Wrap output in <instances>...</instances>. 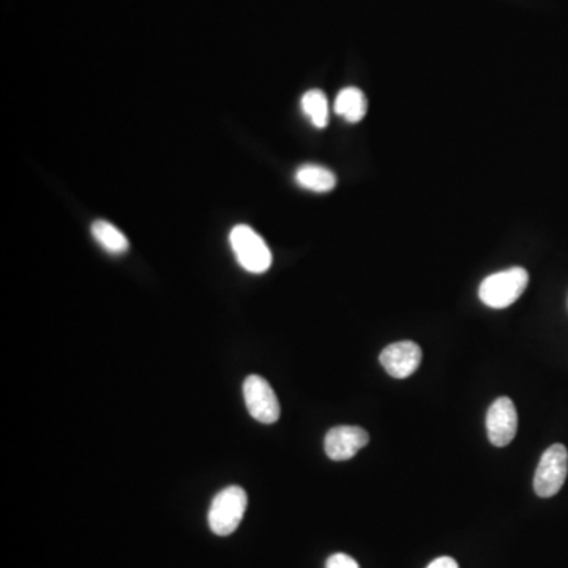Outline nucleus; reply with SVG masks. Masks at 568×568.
<instances>
[{"mask_svg":"<svg viewBox=\"0 0 568 568\" xmlns=\"http://www.w3.org/2000/svg\"><path fill=\"white\" fill-rule=\"evenodd\" d=\"M529 284V273L523 267H512L493 273L482 281L479 297L486 307L494 310L510 307L523 296Z\"/></svg>","mask_w":568,"mask_h":568,"instance_id":"nucleus-1","label":"nucleus"},{"mask_svg":"<svg viewBox=\"0 0 568 568\" xmlns=\"http://www.w3.org/2000/svg\"><path fill=\"white\" fill-rule=\"evenodd\" d=\"M368 442L370 436L360 426H335L326 434L324 449L330 460L346 461L367 447Z\"/></svg>","mask_w":568,"mask_h":568,"instance_id":"nucleus-8","label":"nucleus"},{"mask_svg":"<svg viewBox=\"0 0 568 568\" xmlns=\"http://www.w3.org/2000/svg\"><path fill=\"white\" fill-rule=\"evenodd\" d=\"M229 243L240 267L247 272L261 275L272 266L273 256L266 240L255 229L237 225L229 232Z\"/></svg>","mask_w":568,"mask_h":568,"instance_id":"nucleus-2","label":"nucleus"},{"mask_svg":"<svg viewBox=\"0 0 568 568\" xmlns=\"http://www.w3.org/2000/svg\"><path fill=\"white\" fill-rule=\"evenodd\" d=\"M426 568H460L458 564H456L455 559L452 557L442 556L438 557V559H434L430 565Z\"/></svg>","mask_w":568,"mask_h":568,"instance_id":"nucleus-14","label":"nucleus"},{"mask_svg":"<svg viewBox=\"0 0 568 568\" xmlns=\"http://www.w3.org/2000/svg\"><path fill=\"white\" fill-rule=\"evenodd\" d=\"M379 362L395 379H406L417 371L422 362V349L414 341L389 344L379 355Z\"/></svg>","mask_w":568,"mask_h":568,"instance_id":"nucleus-7","label":"nucleus"},{"mask_svg":"<svg viewBox=\"0 0 568 568\" xmlns=\"http://www.w3.org/2000/svg\"><path fill=\"white\" fill-rule=\"evenodd\" d=\"M303 114L310 120L313 127L326 128L329 124V101L327 95L319 89H311L303 94L300 100Z\"/></svg>","mask_w":568,"mask_h":568,"instance_id":"nucleus-12","label":"nucleus"},{"mask_svg":"<svg viewBox=\"0 0 568 568\" xmlns=\"http://www.w3.org/2000/svg\"><path fill=\"white\" fill-rule=\"evenodd\" d=\"M368 111V100L362 90L357 87H344L335 100V113L348 124H359L365 119Z\"/></svg>","mask_w":568,"mask_h":568,"instance_id":"nucleus-9","label":"nucleus"},{"mask_svg":"<svg viewBox=\"0 0 568 568\" xmlns=\"http://www.w3.org/2000/svg\"><path fill=\"white\" fill-rule=\"evenodd\" d=\"M568 474V450L554 444L542 455L534 475V491L539 497H553L561 491Z\"/></svg>","mask_w":568,"mask_h":568,"instance_id":"nucleus-4","label":"nucleus"},{"mask_svg":"<svg viewBox=\"0 0 568 568\" xmlns=\"http://www.w3.org/2000/svg\"><path fill=\"white\" fill-rule=\"evenodd\" d=\"M243 398L253 419L264 425H272L280 419V403L273 392L272 385L256 374H251L243 382Z\"/></svg>","mask_w":568,"mask_h":568,"instance_id":"nucleus-5","label":"nucleus"},{"mask_svg":"<svg viewBox=\"0 0 568 568\" xmlns=\"http://www.w3.org/2000/svg\"><path fill=\"white\" fill-rule=\"evenodd\" d=\"M248 496L240 486H228L213 497L209 510V526L213 534H234L247 512Z\"/></svg>","mask_w":568,"mask_h":568,"instance_id":"nucleus-3","label":"nucleus"},{"mask_svg":"<svg viewBox=\"0 0 568 568\" xmlns=\"http://www.w3.org/2000/svg\"><path fill=\"white\" fill-rule=\"evenodd\" d=\"M326 568H360L359 564L348 554L337 553L329 557Z\"/></svg>","mask_w":568,"mask_h":568,"instance_id":"nucleus-13","label":"nucleus"},{"mask_svg":"<svg viewBox=\"0 0 568 568\" xmlns=\"http://www.w3.org/2000/svg\"><path fill=\"white\" fill-rule=\"evenodd\" d=\"M92 236L95 242L100 245L103 250L108 251L111 255H124L125 251L130 248L127 236L124 232L117 229L113 223L106 220H97L92 225Z\"/></svg>","mask_w":568,"mask_h":568,"instance_id":"nucleus-11","label":"nucleus"},{"mask_svg":"<svg viewBox=\"0 0 568 568\" xmlns=\"http://www.w3.org/2000/svg\"><path fill=\"white\" fill-rule=\"evenodd\" d=\"M518 430V414L510 398H497L486 414V433L491 444L505 447L515 439Z\"/></svg>","mask_w":568,"mask_h":568,"instance_id":"nucleus-6","label":"nucleus"},{"mask_svg":"<svg viewBox=\"0 0 568 568\" xmlns=\"http://www.w3.org/2000/svg\"><path fill=\"white\" fill-rule=\"evenodd\" d=\"M296 182L305 190L314 191V193H329L337 187V176L326 166L308 163L297 169Z\"/></svg>","mask_w":568,"mask_h":568,"instance_id":"nucleus-10","label":"nucleus"}]
</instances>
